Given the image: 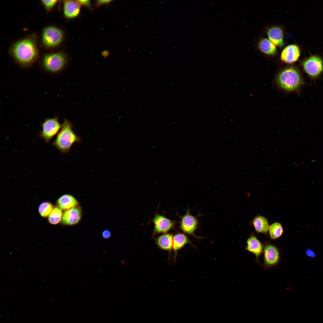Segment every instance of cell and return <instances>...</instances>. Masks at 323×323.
<instances>
[{
  "label": "cell",
  "instance_id": "17",
  "mask_svg": "<svg viewBox=\"0 0 323 323\" xmlns=\"http://www.w3.org/2000/svg\"><path fill=\"white\" fill-rule=\"evenodd\" d=\"M267 34L270 40L275 45L281 47L284 45V33L281 28L278 26L270 28Z\"/></svg>",
  "mask_w": 323,
  "mask_h": 323
},
{
  "label": "cell",
  "instance_id": "28",
  "mask_svg": "<svg viewBox=\"0 0 323 323\" xmlns=\"http://www.w3.org/2000/svg\"><path fill=\"white\" fill-rule=\"evenodd\" d=\"M78 2L81 4L86 7H89L90 5V1L89 0H78Z\"/></svg>",
  "mask_w": 323,
  "mask_h": 323
},
{
  "label": "cell",
  "instance_id": "7",
  "mask_svg": "<svg viewBox=\"0 0 323 323\" xmlns=\"http://www.w3.org/2000/svg\"><path fill=\"white\" fill-rule=\"evenodd\" d=\"M63 38L62 31L54 26L46 27L43 30L42 36V42L46 46L53 47L59 45Z\"/></svg>",
  "mask_w": 323,
  "mask_h": 323
},
{
  "label": "cell",
  "instance_id": "29",
  "mask_svg": "<svg viewBox=\"0 0 323 323\" xmlns=\"http://www.w3.org/2000/svg\"><path fill=\"white\" fill-rule=\"evenodd\" d=\"M108 53H109L108 52V51H105L103 52V53H102V55L103 56L106 57L108 56Z\"/></svg>",
  "mask_w": 323,
  "mask_h": 323
},
{
  "label": "cell",
  "instance_id": "20",
  "mask_svg": "<svg viewBox=\"0 0 323 323\" xmlns=\"http://www.w3.org/2000/svg\"><path fill=\"white\" fill-rule=\"evenodd\" d=\"M255 230L257 232L266 234L269 230V226L267 219L261 216L256 217L252 221Z\"/></svg>",
  "mask_w": 323,
  "mask_h": 323
},
{
  "label": "cell",
  "instance_id": "13",
  "mask_svg": "<svg viewBox=\"0 0 323 323\" xmlns=\"http://www.w3.org/2000/svg\"><path fill=\"white\" fill-rule=\"evenodd\" d=\"M264 245L254 234H252L247 239L246 249L254 255L258 263L259 258L263 252Z\"/></svg>",
  "mask_w": 323,
  "mask_h": 323
},
{
  "label": "cell",
  "instance_id": "5",
  "mask_svg": "<svg viewBox=\"0 0 323 323\" xmlns=\"http://www.w3.org/2000/svg\"><path fill=\"white\" fill-rule=\"evenodd\" d=\"M42 130L39 136L42 138L48 144L50 141L60 130L62 125L57 117L47 118L41 124Z\"/></svg>",
  "mask_w": 323,
  "mask_h": 323
},
{
  "label": "cell",
  "instance_id": "23",
  "mask_svg": "<svg viewBox=\"0 0 323 323\" xmlns=\"http://www.w3.org/2000/svg\"><path fill=\"white\" fill-rule=\"evenodd\" d=\"M54 206L48 202H44L39 205L38 211L40 215L42 217H48L54 208Z\"/></svg>",
  "mask_w": 323,
  "mask_h": 323
},
{
  "label": "cell",
  "instance_id": "15",
  "mask_svg": "<svg viewBox=\"0 0 323 323\" xmlns=\"http://www.w3.org/2000/svg\"><path fill=\"white\" fill-rule=\"evenodd\" d=\"M173 236L170 233L163 234L155 238L156 244L159 249L170 254L173 250Z\"/></svg>",
  "mask_w": 323,
  "mask_h": 323
},
{
  "label": "cell",
  "instance_id": "16",
  "mask_svg": "<svg viewBox=\"0 0 323 323\" xmlns=\"http://www.w3.org/2000/svg\"><path fill=\"white\" fill-rule=\"evenodd\" d=\"M80 5L77 1H64L63 11L65 16L70 19L77 16L80 12Z\"/></svg>",
  "mask_w": 323,
  "mask_h": 323
},
{
  "label": "cell",
  "instance_id": "3",
  "mask_svg": "<svg viewBox=\"0 0 323 323\" xmlns=\"http://www.w3.org/2000/svg\"><path fill=\"white\" fill-rule=\"evenodd\" d=\"M276 82L280 88L288 92L298 90L304 83L300 72L293 67H287L281 71L277 75Z\"/></svg>",
  "mask_w": 323,
  "mask_h": 323
},
{
  "label": "cell",
  "instance_id": "6",
  "mask_svg": "<svg viewBox=\"0 0 323 323\" xmlns=\"http://www.w3.org/2000/svg\"><path fill=\"white\" fill-rule=\"evenodd\" d=\"M302 66L304 72L309 77L316 79L323 72V60L318 56L312 55L303 61Z\"/></svg>",
  "mask_w": 323,
  "mask_h": 323
},
{
  "label": "cell",
  "instance_id": "22",
  "mask_svg": "<svg viewBox=\"0 0 323 323\" xmlns=\"http://www.w3.org/2000/svg\"><path fill=\"white\" fill-rule=\"evenodd\" d=\"M63 214L62 210L58 207L54 208L48 217V221L52 225H57L62 221Z\"/></svg>",
  "mask_w": 323,
  "mask_h": 323
},
{
  "label": "cell",
  "instance_id": "27",
  "mask_svg": "<svg viewBox=\"0 0 323 323\" xmlns=\"http://www.w3.org/2000/svg\"><path fill=\"white\" fill-rule=\"evenodd\" d=\"M112 1V0H98L96 2V5L98 7L103 4L107 5L110 3Z\"/></svg>",
  "mask_w": 323,
  "mask_h": 323
},
{
  "label": "cell",
  "instance_id": "14",
  "mask_svg": "<svg viewBox=\"0 0 323 323\" xmlns=\"http://www.w3.org/2000/svg\"><path fill=\"white\" fill-rule=\"evenodd\" d=\"M187 244H190L195 247L188 237L185 234L179 233L173 236L172 250L174 252V262L176 260L178 252Z\"/></svg>",
  "mask_w": 323,
  "mask_h": 323
},
{
  "label": "cell",
  "instance_id": "10",
  "mask_svg": "<svg viewBox=\"0 0 323 323\" xmlns=\"http://www.w3.org/2000/svg\"><path fill=\"white\" fill-rule=\"evenodd\" d=\"M154 234L167 233L174 227L175 222L163 215L157 214L153 220Z\"/></svg>",
  "mask_w": 323,
  "mask_h": 323
},
{
  "label": "cell",
  "instance_id": "4",
  "mask_svg": "<svg viewBox=\"0 0 323 323\" xmlns=\"http://www.w3.org/2000/svg\"><path fill=\"white\" fill-rule=\"evenodd\" d=\"M66 59L62 53L57 52L45 55L42 62L44 70L52 74H56L61 72L65 67Z\"/></svg>",
  "mask_w": 323,
  "mask_h": 323
},
{
  "label": "cell",
  "instance_id": "8",
  "mask_svg": "<svg viewBox=\"0 0 323 323\" xmlns=\"http://www.w3.org/2000/svg\"><path fill=\"white\" fill-rule=\"evenodd\" d=\"M263 253L264 266L269 268L278 265L280 260V253L278 248L272 244L266 243L264 245Z\"/></svg>",
  "mask_w": 323,
  "mask_h": 323
},
{
  "label": "cell",
  "instance_id": "26",
  "mask_svg": "<svg viewBox=\"0 0 323 323\" xmlns=\"http://www.w3.org/2000/svg\"><path fill=\"white\" fill-rule=\"evenodd\" d=\"M111 233L110 231L108 229L105 230L102 232V236L105 239H107L111 236Z\"/></svg>",
  "mask_w": 323,
  "mask_h": 323
},
{
  "label": "cell",
  "instance_id": "11",
  "mask_svg": "<svg viewBox=\"0 0 323 323\" xmlns=\"http://www.w3.org/2000/svg\"><path fill=\"white\" fill-rule=\"evenodd\" d=\"M299 47L295 44H291L286 46L282 51L280 56L281 61L288 64L296 62L300 55Z\"/></svg>",
  "mask_w": 323,
  "mask_h": 323
},
{
  "label": "cell",
  "instance_id": "18",
  "mask_svg": "<svg viewBox=\"0 0 323 323\" xmlns=\"http://www.w3.org/2000/svg\"><path fill=\"white\" fill-rule=\"evenodd\" d=\"M57 204L58 207L62 210L66 211L78 206L79 202L73 196L69 194H65L58 199Z\"/></svg>",
  "mask_w": 323,
  "mask_h": 323
},
{
  "label": "cell",
  "instance_id": "25",
  "mask_svg": "<svg viewBox=\"0 0 323 323\" xmlns=\"http://www.w3.org/2000/svg\"><path fill=\"white\" fill-rule=\"evenodd\" d=\"M305 254L307 256L312 258H315L316 256V254L315 251L310 248H308L306 249Z\"/></svg>",
  "mask_w": 323,
  "mask_h": 323
},
{
  "label": "cell",
  "instance_id": "12",
  "mask_svg": "<svg viewBox=\"0 0 323 323\" xmlns=\"http://www.w3.org/2000/svg\"><path fill=\"white\" fill-rule=\"evenodd\" d=\"M82 209L78 206L65 211L61 221L64 225L72 226L78 224L82 217Z\"/></svg>",
  "mask_w": 323,
  "mask_h": 323
},
{
  "label": "cell",
  "instance_id": "2",
  "mask_svg": "<svg viewBox=\"0 0 323 323\" xmlns=\"http://www.w3.org/2000/svg\"><path fill=\"white\" fill-rule=\"evenodd\" d=\"M80 141V137L73 130L71 123L65 119L52 145L62 153H65L74 144Z\"/></svg>",
  "mask_w": 323,
  "mask_h": 323
},
{
  "label": "cell",
  "instance_id": "24",
  "mask_svg": "<svg viewBox=\"0 0 323 323\" xmlns=\"http://www.w3.org/2000/svg\"><path fill=\"white\" fill-rule=\"evenodd\" d=\"M42 3L48 10H50L56 4L57 1L55 0H42Z\"/></svg>",
  "mask_w": 323,
  "mask_h": 323
},
{
  "label": "cell",
  "instance_id": "1",
  "mask_svg": "<svg viewBox=\"0 0 323 323\" xmlns=\"http://www.w3.org/2000/svg\"><path fill=\"white\" fill-rule=\"evenodd\" d=\"M12 54L20 65L26 67L36 60L38 51L35 41L32 39H25L16 43L11 49Z\"/></svg>",
  "mask_w": 323,
  "mask_h": 323
},
{
  "label": "cell",
  "instance_id": "21",
  "mask_svg": "<svg viewBox=\"0 0 323 323\" xmlns=\"http://www.w3.org/2000/svg\"><path fill=\"white\" fill-rule=\"evenodd\" d=\"M268 231L270 238L273 240L280 237L284 231L282 226L278 222H275L269 226Z\"/></svg>",
  "mask_w": 323,
  "mask_h": 323
},
{
  "label": "cell",
  "instance_id": "19",
  "mask_svg": "<svg viewBox=\"0 0 323 323\" xmlns=\"http://www.w3.org/2000/svg\"><path fill=\"white\" fill-rule=\"evenodd\" d=\"M258 47L260 50L268 55L273 56L276 52V45L269 39L263 38L259 41Z\"/></svg>",
  "mask_w": 323,
  "mask_h": 323
},
{
  "label": "cell",
  "instance_id": "9",
  "mask_svg": "<svg viewBox=\"0 0 323 323\" xmlns=\"http://www.w3.org/2000/svg\"><path fill=\"white\" fill-rule=\"evenodd\" d=\"M198 221L196 217L190 214L188 208L185 214L181 217L180 228L185 233L198 239L201 237L195 235V232L198 227Z\"/></svg>",
  "mask_w": 323,
  "mask_h": 323
}]
</instances>
